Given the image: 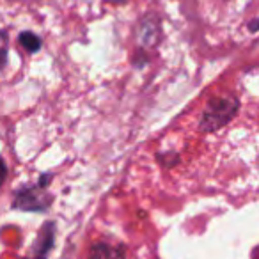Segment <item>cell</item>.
Wrapping results in <instances>:
<instances>
[{
	"mask_svg": "<svg viewBox=\"0 0 259 259\" xmlns=\"http://www.w3.org/2000/svg\"><path fill=\"white\" fill-rule=\"evenodd\" d=\"M89 259H124V248L112 247V245L100 241L91 247Z\"/></svg>",
	"mask_w": 259,
	"mask_h": 259,
	"instance_id": "3957f363",
	"label": "cell"
},
{
	"mask_svg": "<svg viewBox=\"0 0 259 259\" xmlns=\"http://www.w3.org/2000/svg\"><path fill=\"white\" fill-rule=\"evenodd\" d=\"M6 59H8V32L0 30V69L6 66Z\"/></svg>",
	"mask_w": 259,
	"mask_h": 259,
	"instance_id": "5b68a950",
	"label": "cell"
},
{
	"mask_svg": "<svg viewBox=\"0 0 259 259\" xmlns=\"http://www.w3.org/2000/svg\"><path fill=\"white\" fill-rule=\"evenodd\" d=\"M18 39H20V45H22L29 54H36V52H39V48H41L39 36H36V34H32V32H22Z\"/></svg>",
	"mask_w": 259,
	"mask_h": 259,
	"instance_id": "277c9868",
	"label": "cell"
},
{
	"mask_svg": "<svg viewBox=\"0 0 259 259\" xmlns=\"http://www.w3.org/2000/svg\"><path fill=\"white\" fill-rule=\"evenodd\" d=\"M4 180H6V163L4 160L0 158V185L4 183Z\"/></svg>",
	"mask_w": 259,
	"mask_h": 259,
	"instance_id": "8992f818",
	"label": "cell"
},
{
	"mask_svg": "<svg viewBox=\"0 0 259 259\" xmlns=\"http://www.w3.org/2000/svg\"><path fill=\"white\" fill-rule=\"evenodd\" d=\"M236 110H238L236 98H217V100H211L208 108H206V112L202 114L199 128H201V132L219 130L220 126H224L226 122H229L233 119Z\"/></svg>",
	"mask_w": 259,
	"mask_h": 259,
	"instance_id": "6da1fadb",
	"label": "cell"
},
{
	"mask_svg": "<svg viewBox=\"0 0 259 259\" xmlns=\"http://www.w3.org/2000/svg\"><path fill=\"white\" fill-rule=\"evenodd\" d=\"M15 208L25 209V211H41L48 206L47 199L37 195L36 188H23L22 192H18L13 202Z\"/></svg>",
	"mask_w": 259,
	"mask_h": 259,
	"instance_id": "7a4b0ae2",
	"label": "cell"
},
{
	"mask_svg": "<svg viewBox=\"0 0 259 259\" xmlns=\"http://www.w3.org/2000/svg\"><path fill=\"white\" fill-rule=\"evenodd\" d=\"M250 30H252V32H255V30H257V20H254V22L250 23Z\"/></svg>",
	"mask_w": 259,
	"mask_h": 259,
	"instance_id": "52a82bcc",
	"label": "cell"
}]
</instances>
